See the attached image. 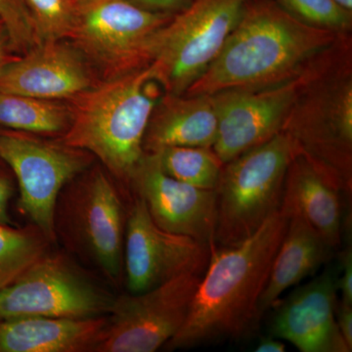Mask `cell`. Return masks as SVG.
Wrapping results in <instances>:
<instances>
[{
  "label": "cell",
  "instance_id": "1",
  "mask_svg": "<svg viewBox=\"0 0 352 352\" xmlns=\"http://www.w3.org/2000/svg\"><path fill=\"white\" fill-rule=\"evenodd\" d=\"M288 224L279 210L240 244L210 245L186 320L164 346L166 351L240 340L258 327L259 300Z\"/></svg>",
  "mask_w": 352,
  "mask_h": 352
},
{
  "label": "cell",
  "instance_id": "2",
  "mask_svg": "<svg viewBox=\"0 0 352 352\" xmlns=\"http://www.w3.org/2000/svg\"><path fill=\"white\" fill-rule=\"evenodd\" d=\"M338 36L302 24L274 0H245L219 54L183 94L212 95L286 82Z\"/></svg>",
  "mask_w": 352,
  "mask_h": 352
},
{
  "label": "cell",
  "instance_id": "3",
  "mask_svg": "<svg viewBox=\"0 0 352 352\" xmlns=\"http://www.w3.org/2000/svg\"><path fill=\"white\" fill-rule=\"evenodd\" d=\"M281 133L344 196L352 192V34H339L308 64Z\"/></svg>",
  "mask_w": 352,
  "mask_h": 352
},
{
  "label": "cell",
  "instance_id": "4",
  "mask_svg": "<svg viewBox=\"0 0 352 352\" xmlns=\"http://www.w3.org/2000/svg\"><path fill=\"white\" fill-rule=\"evenodd\" d=\"M154 82L148 67L97 82L69 100L71 124L59 140L90 153L129 189L144 156L146 129L160 99L151 89Z\"/></svg>",
  "mask_w": 352,
  "mask_h": 352
},
{
  "label": "cell",
  "instance_id": "5",
  "mask_svg": "<svg viewBox=\"0 0 352 352\" xmlns=\"http://www.w3.org/2000/svg\"><path fill=\"white\" fill-rule=\"evenodd\" d=\"M101 166L83 170L58 196L56 242L96 268L110 284L124 278L127 212L119 188Z\"/></svg>",
  "mask_w": 352,
  "mask_h": 352
},
{
  "label": "cell",
  "instance_id": "6",
  "mask_svg": "<svg viewBox=\"0 0 352 352\" xmlns=\"http://www.w3.org/2000/svg\"><path fill=\"white\" fill-rule=\"evenodd\" d=\"M292 157L288 138L280 132L224 164L215 188L217 247L240 244L279 210Z\"/></svg>",
  "mask_w": 352,
  "mask_h": 352
},
{
  "label": "cell",
  "instance_id": "7",
  "mask_svg": "<svg viewBox=\"0 0 352 352\" xmlns=\"http://www.w3.org/2000/svg\"><path fill=\"white\" fill-rule=\"evenodd\" d=\"M245 0H194L160 32L148 67L164 94H183L219 54Z\"/></svg>",
  "mask_w": 352,
  "mask_h": 352
},
{
  "label": "cell",
  "instance_id": "8",
  "mask_svg": "<svg viewBox=\"0 0 352 352\" xmlns=\"http://www.w3.org/2000/svg\"><path fill=\"white\" fill-rule=\"evenodd\" d=\"M173 18L147 12L126 0H100L80 9L69 39L108 80L149 67L160 32Z\"/></svg>",
  "mask_w": 352,
  "mask_h": 352
},
{
  "label": "cell",
  "instance_id": "9",
  "mask_svg": "<svg viewBox=\"0 0 352 352\" xmlns=\"http://www.w3.org/2000/svg\"><path fill=\"white\" fill-rule=\"evenodd\" d=\"M115 300L65 252H46L0 291V321L105 316Z\"/></svg>",
  "mask_w": 352,
  "mask_h": 352
},
{
  "label": "cell",
  "instance_id": "10",
  "mask_svg": "<svg viewBox=\"0 0 352 352\" xmlns=\"http://www.w3.org/2000/svg\"><path fill=\"white\" fill-rule=\"evenodd\" d=\"M0 157L15 176L18 210L56 244L53 215L58 196L69 180L89 168L94 157L60 140L0 127Z\"/></svg>",
  "mask_w": 352,
  "mask_h": 352
},
{
  "label": "cell",
  "instance_id": "11",
  "mask_svg": "<svg viewBox=\"0 0 352 352\" xmlns=\"http://www.w3.org/2000/svg\"><path fill=\"white\" fill-rule=\"evenodd\" d=\"M204 270L177 275L156 288L115 298L95 352H154L182 329Z\"/></svg>",
  "mask_w": 352,
  "mask_h": 352
},
{
  "label": "cell",
  "instance_id": "12",
  "mask_svg": "<svg viewBox=\"0 0 352 352\" xmlns=\"http://www.w3.org/2000/svg\"><path fill=\"white\" fill-rule=\"evenodd\" d=\"M307 66L295 78L271 87L230 88L212 94L219 120L212 149L222 163L280 133Z\"/></svg>",
  "mask_w": 352,
  "mask_h": 352
},
{
  "label": "cell",
  "instance_id": "13",
  "mask_svg": "<svg viewBox=\"0 0 352 352\" xmlns=\"http://www.w3.org/2000/svg\"><path fill=\"white\" fill-rule=\"evenodd\" d=\"M124 234V274L129 293L156 288L190 270H205L210 249L188 236L160 228L133 195Z\"/></svg>",
  "mask_w": 352,
  "mask_h": 352
},
{
  "label": "cell",
  "instance_id": "14",
  "mask_svg": "<svg viewBox=\"0 0 352 352\" xmlns=\"http://www.w3.org/2000/svg\"><path fill=\"white\" fill-rule=\"evenodd\" d=\"M129 189L144 201L152 219L168 232L214 244L217 192L198 188L166 175L154 153H145L131 176Z\"/></svg>",
  "mask_w": 352,
  "mask_h": 352
},
{
  "label": "cell",
  "instance_id": "15",
  "mask_svg": "<svg viewBox=\"0 0 352 352\" xmlns=\"http://www.w3.org/2000/svg\"><path fill=\"white\" fill-rule=\"evenodd\" d=\"M91 65L73 43L41 41L0 68V91L71 100L96 85Z\"/></svg>",
  "mask_w": 352,
  "mask_h": 352
},
{
  "label": "cell",
  "instance_id": "16",
  "mask_svg": "<svg viewBox=\"0 0 352 352\" xmlns=\"http://www.w3.org/2000/svg\"><path fill=\"white\" fill-rule=\"evenodd\" d=\"M337 275L328 268L275 303L271 337L288 340L302 352H351L336 320Z\"/></svg>",
  "mask_w": 352,
  "mask_h": 352
},
{
  "label": "cell",
  "instance_id": "17",
  "mask_svg": "<svg viewBox=\"0 0 352 352\" xmlns=\"http://www.w3.org/2000/svg\"><path fill=\"white\" fill-rule=\"evenodd\" d=\"M219 120L212 95L164 94L160 97L146 129L143 149L157 153L164 148L212 147Z\"/></svg>",
  "mask_w": 352,
  "mask_h": 352
},
{
  "label": "cell",
  "instance_id": "18",
  "mask_svg": "<svg viewBox=\"0 0 352 352\" xmlns=\"http://www.w3.org/2000/svg\"><path fill=\"white\" fill-rule=\"evenodd\" d=\"M342 196L300 156H293L285 177L279 210L288 219L305 220L335 251L342 242Z\"/></svg>",
  "mask_w": 352,
  "mask_h": 352
},
{
  "label": "cell",
  "instance_id": "19",
  "mask_svg": "<svg viewBox=\"0 0 352 352\" xmlns=\"http://www.w3.org/2000/svg\"><path fill=\"white\" fill-rule=\"evenodd\" d=\"M107 315L92 318L21 317L0 321V352L95 351Z\"/></svg>",
  "mask_w": 352,
  "mask_h": 352
},
{
  "label": "cell",
  "instance_id": "20",
  "mask_svg": "<svg viewBox=\"0 0 352 352\" xmlns=\"http://www.w3.org/2000/svg\"><path fill=\"white\" fill-rule=\"evenodd\" d=\"M333 250L305 220L289 219L288 227L278 250L270 278L258 303L261 316L273 307L286 289L314 274L328 263Z\"/></svg>",
  "mask_w": 352,
  "mask_h": 352
},
{
  "label": "cell",
  "instance_id": "21",
  "mask_svg": "<svg viewBox=\"0 0 352 352\" xmlns=\"http://www.w3.org/2000/svg\"><path fill=\"white\" fill-rule=\"evenodd\" d=\"M69 124V107L59 101L0 91V127L61 138Z\"/></svg>",
  "mask_w": 352,
  "mask_h": 352
},
{
  "label": "cell",
  "instance_id": "22",
  "mask_svg": "<svg viewBox=\"0 0 352 352\" xmlns=\"http://www.w3.org/2000/svg\"><path fill=\"white\" fill-rule=\"evenodd\" d=\"M53 245L34 226L0 223V291L13 283Z\"/></svg>",
  "mask_w": 352,
  "mask_h": 352
},
{
  "label": "cell",
  "instance_id": "23",
  "mask_svg": "<svg viewBox=\"0 0 352 352\" xmlns=\"http://www.w3.org/2000/svg\"><path fill=\"white\" fill-rule=\"evenodd\" d=\"M154 154L162 170L170 177L198 188H217L224 164L212 147L175 146Z\"/></svg>",
  "mask_w": 352,
  "mask_h": 352
},
{
  "label": "cell",
  "instance_id": "24",
  "mask_svg": "<svg viewBox=\"0 0 352 352\" xmlns=\"http://www.w3.org/2000/svg\"><path fill=\"white\" fill-rule=\"evenodd\" d=\"M294 19L336 34H352V10L336 0H274Z\"/></svg>",
  "mask_w": 352,
  "mask_h": 352
},
{
  "label": "cell",
  "instance_id": "25",
  "mask_svg": "<svg viewBox=\"0 0 352 352\" xmlns=\"http://www.w3.org/2000/svg\"><path fill=\"white\" fill-rule=\"evenodd\" d=\"M39 43L71 38L80 17L74 0H24Z\"/></svg>",
  "mask_w": 352,
  "mask_h": 352
},
{
  "label": "cell",
  "instance_id": "26",
  "mask_svg": "<svg viewBox=\"0 0 352 352\" xmlns=\"http://www.w3.org/2000/svg\"><path fill=\"white\" fill-rule=\"evenodd\" d=\"M0 20L15 52L23 54L39 43L24 0H0Z\"/></svg>",
  "mask_w": 352,
  "mask_h": 352
},
{
  "label": "cell",
  "instance_id": "27",
  "mask_svg": "<svg viewBox=\"0 0 352 352\" xmlns=\"http://www.w3.org/2000/svg\"><path fill=\"white\" fill-rule=\"evenodd\" d=\"M17 190L15 176L2 157H0V223L14 226L9 208Z\"/></svg>",
  "mask_w": 352,
  "mask_h": 352
},
{
  "label": "cell",
  "instance_id": "28",
  "mask_svg": "<svg viewBox=\"0 0 352 352\" xmlns=\"http://www.w3.org/2000/svg\"><path fill=\"white\" fill-rule=\"evenodd\" d=\"M132 6L147 12L175 16L184 12L194 0H126Z\"/></svg>",
  "mask_w": 352,
  "mask_h": 352
},
{
  "label": "cell",
  "instance_id": "29",
  "mask_svg": "<svg viewBox=\"0 0 352 352\" xmlns=\"http://www.w3.org/2000/svg\"><path fill=\"white\" fill-rule=\"evenodd\" d=\"M340 271L337 275L338 291L342 295L340 300L352 305V250L351 245L340 252Z\"/></svg>",
  "mask_w": 352,
  "mask_h": 352
},
{
  "label": "cell",
  "instance_id": "30",
  "mask_svg": "<svg viewBox=\"0 0 352 352\" xmlns=\"http://www.w3.org/2000/svg\"><path fill=\"white\" fill-rule=\"evenodd\" d=\"M336 320L344 342L352 351V305L339 300Z\"/></svg>",
  "mask_w": 352,
  "mask_h": 352
},
{
  "label": "cell",
  "instance_id": "31",
  "mask_svg": "<svg viewBox=\"0 0 352 352\" xmlns=\"http://www.w3.org/2000/svg\"><path fill=\"white\" fill-rule=\"evenodd\" d=\"M13 52L15 51L13 50L10 38H9L3 23L0 20V68L7 62L13 59Z\"/></svg>",
  "mask_w": 352,
  "mask_h": 352
},
{
  "label": "cell",
  "instance_id": "32",
  "mask_svg": "<svg viewBox=\"0 0 352 352\" xmlns=\"http://www.w3.org/2000/svg\"><path fill=\"white\" fill-rule=\"evenodd\" d=\"M285 351H286V346L284 342L271 336L263 338L256 349V352H284Z\"/></svg>",
  "mask_w": 352,
  "mask_h": 352
},
{
  "label": "cell",
  "instance_id": "33",
  "mask_svg": "<svg viewBox=\"0 0 352 352\" xmlns=\"http://www.w3.org/2000/svg\"><path fill=\"white\" fill-rule=\"evenodd\" d=\"M74 1H75L76 6H78V8L80 10V9L85 8V7L88 6H91V4L97 1H100V0H74Z\"/></svg>",
  "mask_w": 352,
  "mask_h": 352
},
{
  "label": "cell",
  "instance_id": "34",
  "mask_svg": "<svg viewBox=\"0 0 352 352\" xmlns=\"http://www.w3.org/2000/svg\"><path fill=\"white\" fill-rule=\"evenodd\" d=\"M336 1L339 2L340 6L352 10V0H336Z\"/></svg>",
  "mask_w": 352,
  "mask_h": 352
}]
</instances>
